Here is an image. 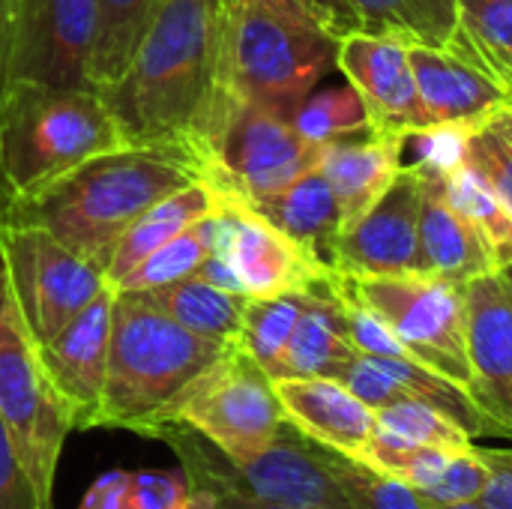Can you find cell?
Listing matches in <instances>:
<instances>
[{
  "mask_svg": "<svg viewBox=\"0 0 512 509\" xmlns=\"http://www.w3.org/2000/svg\"><path fill=\"white\" fill-rule=\"evenodd\" d=\"M99 96L129 147L177 153L198 171L207 132L225 99L219 87V0H165L120 81Z\"/></svg>",
  "mask_w": 512,
  "mask_h": 509,
  "instance_id": "6da1fadb",
  "label": "cell"
},
{
  "mask_svg": "<svg viewBox=\"0 0 512 509\" xmlns=\"http://www.w3.org/2000/svg\"><path fill=\"white\" fill-rule=\"evenodd\" d=\"M192 180L198 171L177 153L123 147L93 156L51 186L6 204L0 222L42 228L105 270L126 228Z\"/></svg>",
  "mask_w": 512,
  "mask_h": 509,
  "instance_id": "7a4b0ae2",
  "label": "cell"
},
{
  "mask_svg": "<svg viewBox=\"0 0 512 509\" xmlns=\"http://www.w3.org/2000/svg\"><path fill=\"white\" fill-rule=\"evenodd\" d=\"M231 345L189 333L144 291H114L108 375L96 429L156 438L180 396Z\"/></svg>",
  "mask_w": 512,
  "mask_h": 509,
  "instance_id": "3957f363",
  "label": "cell"
},
{
  "mask_svg": "<svg viewBox=\"0 0 512 509\" xmlns=\"http://www.w3.org/2000/svg\"><path fill=\"white\" fill-rule=\"evenodd\" d=\"M339 39L300 0H219V87L291 120L336 69Z\"/></svg>",
  "mask_w": 512,
  "mask_h": 509,
  "instance_id": "277c9868",
  "label": "cell"
},
{
  "mask_svg": "<svg viewBox=\"0 0 512 509\" xmlns=\"http://www.w3.org/2000/svg\"><path fill=\"white\" fill-rule=\"evenodd\" d=\"M123 147V129L96 90L9 81L0 105L3 207Z\"/></svg>",
  "mask_w": 512,
  "mask_h": 509,
  "instance_id": "5b68a950",
  "label": "cell"
},
{
  "mask_svg": "<svg viewBox=\"0 0 512 509\" xmlns=\"http://www.w3.org/2000/svg\"><path fill=\"white\" fill-rule=\"evenodd\" d=\"M156 441L174 450L192 504L243 498L303 509H351L336 477V453L309 441L288 420L270 447L246 459H228L198 432L177 423L165 426Z\"/></svg>",
  "mask_w": 512,
  "mask_h": 509,
  "instance_id": "8992f818",
  "label": "cell"
},
{
  "mask_svg": "<svg viewBox=\"0 0 512 509\" xmlns=\"http://www.w3.org/2000/svg\"><path fill=\"white\" fill-rule=\"evenodd\" d=\"M318 150L288 117L225 96L207 132L198 174L222 198L255 204L312 171Z\"/></svg>",
  "mask_w": 512,
  "mask_h": 509,
  "instance_id": "52a82bcc",
  "label": "cell"
},
{
  "mask_svg": "<svg viewBox=\"0 0 512 509\" xmlns=\"http://www.w3.org/2000/svg\"><path fill=\"white\" fill-rule=\"evenodd\" d=\"M0 417L42 509H54L57 462L72 423L48 384L39 348L18 312L0 261Z\"/></svg>",
  "mask_w": 512,
  "mask_h": 509,
  "instance_id": "ba28073f",
  "label": "cell"
},
{
  "mask_svg": "<svg viewBox=\"0 0 512 509\" xmlns=\"http://www.w3.org/2000/svg\"><path fill=\"white\" fill-rule=\"evenodd\" d=\"M345 288L369 306L399 345L432 372L471 387L465 285L420 276H342Z\"/></svg>",
  "mask_w": 512,
  "mask_h": 509,
  "instance_id": "9c48e42d",
  "label": "cell"
},
{
  "mask_svg": "<svg viewBox=\"0 0 512 509\" xmlns=\"http://www.w3.org/2000/svg\"><path fill=\"white\" fill-rule=\"evenodd\" d=\"M171 423L198 432L228 459H246L273 444L285 414L273 378L234 342L180 396L165 426Z\"/></svg>",
  "mask_w": 512,
  "mask_h": 509,
  "instance_id": "30bf717a",
  "label": "cell"
},
{
  "mask_svg": "<svg viewBox=\"0 0 512 509\" xmlns=\"http://www.w3.org/2000/svg\"><path fill=\"white\" fill-rule=\"evenodd\" d=\"M0 261L36 345L54 339L105 288V270L33 225L0 222Z\"/></svg>",
  "mask_w": 512,
  "mask_h": 509,
  "instance_id": "8fae6325",
  "label": "cell"
},
{
  "mask_svg": "<svg viewBox=\"0 0 512 509\" xmlns=\"http://www.w3.org/2000/svg\"><path fill=\"white\" fill-rule=\"evenodd\" d=\"M195 231L210 255L225 258L246 297H276L288 291H309L333 273L309 258L291 237L273 228L264 216L234 198H222Z\"/></svg>",
  "mask_w": 512,
  "mask_h": 509,
  "instance_id": "7c38bea8",
  "label": "cell"
},
{
  "mask_svg": "<svg viewBox=\"0 0 512 509\" xmlns=\"http://www.w3.org/2000/svg\"><path fill=\"white\" fill-rule=\"evenodd\" d=\"M96 0H18L9 81L90 87Z\"/></svg>",
  "mask_w": 512,
  "mask_h": 509,
  "instance_id": "4fadbf2b",
  "label": "cell"
},
{
  "mask_svg": "<svg viewBox=\"0 0 512 509\" xmlns=\"http://www.w3.org/2000/svg\"><path fill=\"white\" fill-rule=\"evenodd\" d=\"M420 195V174L402 165L387 192L342 231L336 243V273L354 279L429 273L420 243Z\"/></svg>",
  "mask_w": 512,
  "mask_h": 509,
  "instance_id": "5bb4252c",
  "label": "cell"
},
{
  "mask_svg": "<svg viewBox=\"0 0 512 509\" xmlns=\"http://www.w3.org/2000/svg\"><path fill=\"white\" fill-rule=\"evenodd\" d=\"M408 51L411 48L393 36L351 33L339 39L336 57V69L366 105L369 126L399 144H405L411 132L429 126Z\"/></svg>",
  "mask_w": 512,
  "mask_h": 509,
  "instance_id": "9a60e30c",
  "label": "cell"
},
{
  "mask_svg": "<svg viewBox=\"0 0 512 509\" xmlns=\"http://www.w3.org/2000/svg\"><path fill=\"white\" fill-rule=\"evenodd\" d=\"M111 303H114V288L108 285L54 339H48L45 345H36L48 384L57 393L72 423V432L96 429L105 375H108Z\"/></svg>",
  "mask_w": 512,
  "mask_h": 509,
  "instance_id": "2e32d148",
  "label": "cell"
},
{
  "mask_svg": "<svg viewBox=\"0 0 512 509\" xmlns=\"http://www.w3.org/2000/svg\"><path fill=\"white\" fill-rule=\"evenodd\" d=\"M471 399L512 441V285L498 273L465 285Z\"/></svg>",
  "mask_w": 512,
  "mask_h": 509,
  "instance_id": "e0dca14e",
  "label": "cell"
},
{
  "mask_svg": "<svg viewBox=\"0 0 512 509\" xmlns=\"http://www.w3.org/2000/svg\"><path fill=\"white\" fill-rule=\"evenodd\" d=\"M285 420L309 441L363 462L375 438L378 417L336 378H276Z\"/></svg>",
  "mask_w": 512,
  "mask_h": 509,
  "instance_id": "ac0fdd59",
  "label": "cell"
},
{
  "mask_svg": "<svg viewBox=\"0 0 512 509\" xmlns=\"http://www.w3.org/2000/svg\"><path fill=\"white\" fill-rule=\"evenodd\" d=\"M414 81L432 123H480L495 108L507 105L512 93L486 75L471 60L447 51L414 45L411 51Z\"/></svg>",
  "mask_w": 512,
  "mask_h": 509,
  "instance_id": "d6986e66",
  "label": "cell"
},
{
  "mask_svg": "<svg viewBox=\"0 0 512 509\" xmlns=\"http://www.w3.org/2000/svg\"><path fill=\"white\" fill-rule=\"evenodd\" d=\"M402 147L405 144L378 135L372 126L321 144L318 171L327 177L339 201L342 231L354 225L396 180L402 171Z\"/></svg>",
  "mask_w": 512,
  "mask_h": 509,
  "instance_id": "ffe728a7",
  "label": "cell"
},
{
  "mask_svg": "<svg viewBox=\"0 0 512 509\" xmlns=\"http://www.w3.org/2000/svg\"><path fill=\"white\" fill-rule=\"evenodd\" d=\"M336 276L339 273L309 288L303 315L288 339L276 378H339L348 369V363L360 354L348 336Z\"/></svg>",
  "mask_w": 512,
  "mask_h": 509,
  "instance_id": "44dd1931",
  "label": "cell"
},
{
  "mask_svg": "<svg viewBox=\"0 0 512 509\" xmlns=\"http://www.w3.org/2000/svg\"><path fill=\"white\" fill-rule=\"evenodd\" d=\"M246 207L264 216L285 237H291L324 270L336 273V243L342 237V210L327 177L318 171V165L306 171L300 180H294L288 189L264 201L246 204Z\"/></svg>",
  "mask_w": 512,
  "mask_h": 509,
  "instance_id": "7402d4cb",
  "label": "cell"
},
{
  "mask_svg": "<svg viewBox=\"0 0 512 509\" xmlns=\"http://www.w3.org/2000/svg\"><path fill=\"white\" fill-rule=\"evenodd\" d=\"M420 243L426 270L432 276L468 285L477 276L498 273L495 258L468 216H462L444 195V177H420Z\"/></svg>",
  "mask_w": 512,
  "mask_h": 509,
  "instance_id": "603a6c76",
  "label": "cell"
},
{
  "mask_svg": "<svg viewBox=\"0 0 512 509\" xmlns=\"http://www.w3.org/2000/svg\"><path fill=\"white\" fill-rule=\"evenodd\" d=\"M216 204H219V192L204 180H192L189 186H183V189L171 192L168 198L156 201L117 240V246L111 252V261L105 267L108 285L114 288L147 255H153L159 246L171 243L174 237H180L183 231L198 225L207 213H213Z\"/></svg>",
  "mask_w": 512,
  "mask_h": 509,
  "instance_id": "cb8c5ba5",
  "label": "cell"
},
{
  "mask_svg": "<svg viewBox=\"0 0 512 509\" xmlns=\"http://www.w3.org/2000/svg\"><path fill=\"white\" fill-rule=\"evenodd\" d=\"M150 300L174 318L180 327L201 339H213L222 345H231L240 339V324H243V309L246 300L243 294L222 291L210 282H204L198 273L177 279L171 285H162L156 291H144Z\"/></svg>",
  "mask_w": 512,
  "mask_h": 509,
  "instance_id": "d4e9b609",
  "label": "cell"
},
{
  "mask_svg": "<svg viewBox=\"0 0 512 509\" xmlns=\"http://www.w3.org/2000/svg\"><path fill=\"white\" fill-rule=\"evenodd\" d=\"M357 33L393 36L408 48H450L459 24V0H351Z\"/></svg>",
  "mask_w": 512,
  "mask_h": 509,
  "instance_id": "484cf974",
  "label": "cell"
},
{
  "mask_svg": "<svg viewBox=\"0 0 512 509\" xmlns=\"http://www.w3.org/2000/svg\"><path fill=\"white\" fill-rule=\"evenodd\" d=\"M162 3L165 0H96V39L90 54V87L96 93L120 81Z\"/></svg>",
  "mask_w": 512,
  "mask_h": 509,
  "instance_id": "4316f807",
  "label": "cell"
},
{
  "mask_svg": "<svg viewBox=\"0 0 512 509\" xmlns=\"http://www.w3.org/2000/svg\"><path fill=\"white\" fill-rule=\"evenodd\" d=\"M512 93V0H459V24L447 48Z\"/></svg>",
  "mask_w": 512,
  "mask_h": 509,
  "instance_id": "83f0119b",
  "label": "cell"
},
{
  "mask_svg": "<svg viewBox=\"0 0 512 509\" xmlns=\"http://www.w3.org/2000/svg\"><path fill=\"white\" fill-rule=\"evenodd\" d=\"M309 291H288L276 297H249L240 324V348L270 375L276 378L279 360L288 348V339L303 315Z\"/></svg>",
  "mask_w": 512,
  "mask_h": 509,
  "instance_id": "f1b7e54d",
  "label": "cell"
},
{
  "mask_svg": "<svg viewBox=\"0 0 512 509\" xmlns=\"http://www.w3.org/2000/svg\"><path fill=\"white\" fill-rule=\"evenodd\" d=\"M441 189L447 201L474 222L480 237L486 240L495 267L504 270L512 264V213L495 198V192L468 168L462 165L450 177L441 180Z\"/></svg>",
  "mask_w": 512,
  "mask_h": 509,
  "instance_id": "f546056e",
  "label": "cell"
},
{
  "mask_svg": "<svg viewBox=\"0 0 512 509\" xmlns=\"http://www.w3.org/2000/svg\"><path fill=\"white\" fill-rule=\"evenodd\" d=\"M294 129L315 147L336 141L342 135L360 132L369 126L366 105L360 93L345 81V84H330V87H315L291 114Z\"/></svg>",
  "mask_w": 512,
  "mask_h": 509,
  "instance_id": "4dcf8cb0",
  "label": "cell"
},
{
  "mask_svg": "<svg viewBox=\"0 0 512 509\" xmlns=\"http://www.w3.org/2000/svg\"><path fill=\"white\" fill-rule=\"evenodd\" d=\"M375 417L384 432L417 447H435V450H453V453L477 447L474 438L459 423H453L447 414H441L438 408L414 396H402L393 405H384L381 411H375Z\"/></svg>",
  "mask_w": 512,
  "mask_h": 509,
  "instance_id": "1f68e13d",
  "label": "cell"
},
{
  "mask_svg": "<svg viewBox=\"0 0 512 509\" xmlns=\"http://www.w3.org/2000/svg\"><path fill=\"white\" fill-rule=\"evenodd\" d=\"M465 165L512 213V99L474 126Z\"/></svg>",
  "mask_w": 512,
  "mask_h": 509,
  "instance_id": "d6a6232c",
  "label": "cell"
},
{
  "mask_svg": "<svg viewBox=\"0 0 512 509\" xmlns=\"http://www.w3.org/2000/svg\"><path fill=\"white\" fill-rule=\"evenodd\" d=\"M207 255H210L207 243L201 240V234L192 225L189 231H183L180 237H174L171 243H165L153 255H147L132 273H126L114 285V291H156L162 285H171L177 279L198 273V267L204 264Z\"/></svg>",
  "mask_w": 512,
  "mask_h": 509,
  "instance_id": "836d02e7",
  "label": "cell"
},
{
  "mask_svg": "<svg viewBox=\"0 0 512 509\" xmlns=\"http://www.w3.org/2000/svg\"><path fill=\"white\" fill-rule=\"evenodd\" d=\"M477 123H432L405 138L402 159L411 153L405 168L417 171L420 177H450L468 159V141Z\"/></svg>",
  "mask_w": 512,
  "mask_h": 509,
  "instance_id": "e575fe53",
  "label": "cell"
},
{
  "mask_svg": "<svg viewBox=\"0 0 512 509\" xmlns=\"http://www.w3.org/2000/svg\"><path fill=\"white\" fill-rule=\"evenodd\" d=\"M333 462L351 509H432V504L420 498L411 486L381 474L366 462H354L339 453L333 456Z\"/></svg>",
  "mask_w": 512,
  "mask_h": 509,
  "instance_id": "d590c367",
  "label": "cell"
},
{
  "mask_svg": "<svg viewBox=\"0 0 512 509\" xmlns=\"http://www.w3.org/2000/svg\"><path fill=\"white\" fill-rule=\"evenodd\" d=\"M126 509H192V492L183 474L129 471Z\"/></svg>",
  "mask_w": 512,
  "mask_h": 509,
  "instance_id": "8d00e7d4",
  "label": "cell"
},
{
  "mask_svg": "<svg viewBox=\"0 0 512 509\" xmlns=\"http://www.w3.org/2000/svg\"><path fill=\"white\" fill-rule=\"evenodd\" d=\"M0 509H42L3 417H0Z\"/></svg>",
  "mask_w": 512,
  "mask_h": 509,
  "instance_id": "74e56055",
  "label": "cell"
},
{
  "mask_svg": "<svg viewBox=\"0 0 512 509\" xmlns=\"http://www.w3.org/2000/svg\"><path fill=\"white\" fill-rule=\"evenodd\" d=\"M489 468L486 489L477 504L486 509H512V447H477Z\"/></svg>",
  "mask_w": 512,
  "mask_h": 509,
  "instance_id": "f35d334b",
  "label": "cell"
},
{
  "mask_svg": "<svg viewBox=\"0 0 512 509\" xmlns=\"http://www.w3.org/2000/svg\"><path fill=\"white\" fill-rule=\"evenodd\" d=\"M126 489L129 471H108L87 489L78 509H126Z\"/></svg>",
  "mask_w": 512,
  "mask_h": 509,
  "instance_id": "ab89813d",
  "label": "cell"
},
{
  "mask_svg": "<svg viewBox=\"0 0 512 509\" xmlns=\"http://www.w3.org/2000/svg\"><path fill=\"white\" fill-rule=\"evenodd\" d=\"M306 9L315 12V18L336 36L345 39L351 33H357V15H354V3L351 0H300Z\"/></svg>",
  "mask_w": 512,
  "mask_h": 509,
  "instance_id": "60d3db41",
  "label": "cell"
},
{
  "mask_svg": "<svg viewBox=\"0 0 512 509\" xmlns=\"http://www.w3.org/2000/svg\"><path fill=\"white\" fill-rule=\"evenodd\" d=\"M15 21H18V0H0V105H3V96H6V87H9Z\"/></svg>",
  "mask_w": 512,
  "mask_h": 509,
  "instance_id": "b9f144b4",
  "label": "cell"
},
{
  "mask_svg": "<svg viewBox=\"0 0 512 509\" xmlns=\"http://www.w3.org/2000/svg\"><path fill=\"white\" fill-rule=\"evenodd\" d=\"M198 276H201L204 282H210V285L222 288V291L243 294V288H240V279H237L234 267H231L225 258H219V255H207V258H204V264L198 267ZM243 297H246V294H243Z\"/></svg>",
  "mask_w": 512,
  "mask_h": 509,
  "instance_id": "7bdbcfd3",
  "label": "cell"
},
{
  "mask_svg": "<svg viewBox=\"0 0 512 509\" xmlns=\"http://www.w3.org/2000/svg\"><path fill=\"white\" fill-rule=\"evenodd\" d=\"M192 509H303V507H285V504H267V501H243V498H222V501H195Z\"/></svg>",
  "mask_w": 512,
  "mask_h": 509,
  "instance_id": "ee69618b",
  "label": "cell"
},
{
  "mask_svg": "<svg viewBox=\"0 0 512 509\" xmlns=\"http://www.w3.org/2000/svg\"><path fill=\"white\" fill-rule=\"evenodd\" d=\"M432 509H486L483 504H453V507H438V504H432Z\"/></svg>",
  "mask_w": 512,
  "mask_h": 509,
  "instance_id": "f6af8a7d",
  "label": "cell"
},
{
  "mask_svg": "<svg viewBox=\"0 0 512 509\" xmlns=\"http://www.w3.org/2000/svg\"><path fill=\"white\" fill-rule=\"evenodd\" d=\"M501 273H504V276H507V279H510V285H512V264H510V267H504V270H501Z\"/></svg>",
  "mask_w": 512,
  "mask_h": 509,
  "instance_id": "bcb514c9",
  "label": "cell"
},
{
  "mask_svg": "<svg viewBox=\"0 0 512 509\" xmlns=\"http://www.w3.org/2000/svg\"><path fill=\"white\" fill-rule=\"evenodd\" d=\"M0 210H3V195H0Z\"/></svg>",
  "mask_w": 512,
  "mask_h": 509,
  "instance_id": "7dc6e473",
  "label": "cell"
}]
</instances>
